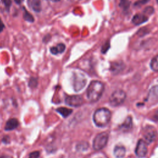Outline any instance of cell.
Instances as JSON below:
<instances>
[{
  "mask_svg": "<svg viewBox=\"0 0 158 158\" xmlns=\"http://www.w3.org/2000/svg\"><path fill=\"white\" fill-rule=\"evenodd\" d=\"M148 20V17L144 14H136L131 19L132 23L135 25H139L146 22Z\"/></svg>",
  "mask_w": 158,
  "mask_h": 158,
  "instance_id": "cell-9",
  "label": "cell"
},
{
  "mask_svg": "<svg viewBox=\"0 0 158 158\" xmlns=\"http://www.w3.org/2000/svg\"><path fill=\"white\" fill-rule=\"evenodd\" d=\"M48 1H52V2H56L60 1V0H48Z\"/></svg>",
  "mask_w": 158,
  "mask_h": 158,
  "instance_id": "cell-29",
  "label": "cell"
},
{
  "mask_svg": "<svg viewBox=\"0 0 158 158\" xmlns=\"http://www.w3.org/2000/svg\"><path fill=\"white\" fill-rule=\"evenodd\" d=\"M14 1L17 4H20L21 2L23 1V0H14Z\"/></svg>",
  "mask_w": 158,
  "mask_h": 158,
  "instance_id": "cell-27",
  "label": "cell"
},
{
  "mask_svg": "<svg viewBox=\"0 0 158 158\" xmlns=\"http://www.w3.org/2000/svg\"><path fill=\"white\" fill-rule=\"evenodd\" d=\"M156 2H157V3H158V0H156Z\"/></svg>",
  "mask_w": 158,
  "mask_h": 158,
  "instance_id": "cell-30",
  "label": "cell"
},
{
  "mask_svg": "<svg viewBox=\"0 0 158 158\" xmlns=\"http://www.w3.org/2000/svg\"><path fill=\"white\" fill-rule=\"evenodd\" d=\"M0 158H12L10 156H2L0 157Z\"/></svg>",
  "mask_w": 158,
  "mask_h": 158,
  "instance_id": "cell-28",
  "label": "cell"
},
{
  "mask_svg": "<svg viewBox=\"0 0 158 158\" xmlns=\"http://www.w3.org/2000/svg\"><path fill=\"white\" fill-rule=\"evenodd\" d=\"M29 86L30 88H36V86L38 85V80L36 78H31V79L29 81Z\"/></svg>",
  "mask_w": 158,
  "mask_h": 158,
  "instance_id": "cell-20",
  "label": "cell"
},
{
  "mask_svg": "<svg viewBox=\"0 0 158 158\" xmlns=\"http://www.w3.org/2000/svg\"><path fill=\"white\" fill-rule=\"evenodd\" d=\"M28 7L35 12H40L42 9L41 2L40 0H27Z\"/></svg>",
  "mask_w": 158,
  "mask_h": 158,
  "instance_id": "cell-10",
  "label": "cell"
},
{
  "mask_svg": "<svg viewBox=\"0 0 158 158\" xmlns=\"http://www.w3.org/2000/svg\"><path fill=\"white\" fill-rule=\"evenodd\" d=\"M65 102L68 106L72 107H79L83 104V99L80 96L73 95L66 97Z\"/></svg>",
  "mask_w": 158,
  "mask_h": 158,
  "instance_id": "cell-8",
  "label": "cell"
},
{
  "mask_svg": "<svg viewBox=\"0 0 158 158\" xmlns=\"http://www.w3.org/2000/svg\"><path fill=\"white\" fill-rule=\"evenodd\" d=\"M109 48H110V42H109V41H107L102 46V48H101L102 53H103V54L106 53L108 51Z\"/></svg>",
  "mask_w": 158,
  "mask_h": 158,
  "instance_id": "cell-21",
  "label": "cell"
},
{
  "mask_svg": "<svg viewBox=\"0 0 158 158\" xmlns=\"http://www.w3.org/2000/svg\"><path fill=\"white\" fill-rule=\"evenodd\" d=\"M126 94L122 89L114 91L110 96L109 103L112 106L117 107L121 105L125 100Z\"/></svg>",
  "mask_w": 158,
  "mask_h": 158,
  "instance_id": "cell-4",
  "label": "cell"
},
{
  "mask_svg": "<svg viewBox=\"0 0 158 158\" xmlns=\"http://www.w3.org/2000/svg\"><path fill=\"white\" fill-rule=\"evenodd\" d=\"M148 1H149V0H138L135 2L134 5H135V6H141L143 4H146Z\"/></svg>",
  "mask_w": 158,
  "mask_h": 158,
  "instance_id": "cell-24",
  "label": "cell"
},
{
  "mask_svg": "<svg viewBox=\"0 0 158 158\" xmlns=\"http://www.w3.org/2000/svg\"><path fill=\"white\" fill-rule=\"evenodd\" d=\"M126 152L125 147L122 146H116L114 149V154L117 158H122Z\"/></svg>",
  "mask_w": 158,
  "mask_h": 158,
  "instance_id": "cell-13",
  "label": "cell"
},
{
  "mask_svg": "<svg viewBox=\"0 0 158 158\" xmlns=\"http://www.w3.org/2000/svg\"><path fill=\"white\" fill-rule=\"evenodd\" d=\"M109 135L107 132H102L98 134L93 139V147L94 150L99 151L103 149L107 144Z\"/></svg>",
  "mask_w": 158,
  "mask_h": 158,
  "instance_id": "cell-3",
  "label": "cell"
},
{
  "mask_svg": "<svg viewBox=\"0 0 158 158\" xmlns=\"http://www.w3.org/2000/svg\"><path fill=\"white\" fill-rule=\"evenodd\" d=\"M111 118L110 111L105 107L97 109L93 114V122L98 127H104L110 122Z\"/></svg>",
  "mask_w": 158,
  "mask_h": 158,
  "instance_id": "cell-2",
  "label": "cell"
},
{
  "mask_svg": "<svg viewBox=\"0 0 158 158\" xmlns=\"http://www.w3.org/2000/svg\"><path fill=\"white\" fill-rule=\"evenodd\" d=\"M157 135V131L154 127L151 126L147 127L143 131L144 140L147 144H149L156 139Z\"/></svg>",
  "mask_w": 158,
  "mask_h": 158,
  "instance_id": "cell-6",
  "label": "cell"
},
{
  "mask_svg": "<svg viewBox=\"0 0 158 158\" xmlns=\"http://www.w3.org/2000/svg\"><path fill=\"white\" fill-rule=\"evenodd\" d=\"M65 50V45L63 43H59L56 46L51 47L50 48V52L54 55L62 53Z\"/></svg>",
  "mask_w": 158,
  "mask_h": 158,
  "instance_id": "cell-12",
  "label": "cell"
},
{
  "mask_svg": "<svg viewBox=\"0 0 158 158\" xmlns=\"http://www.w3.org/2000/svg\"><path fill=\"white\" fill-rule=\"evenodd\" d=\"M4 23L2 22L1 19L0 18V33L2 31V30H4Z\"/></svg>",
  "mask_w": 158,
  "mask_h": 158,
  "instance_id": "cell-26",
  "label": "cell"
},
{
  "mask_svg": "<svg viewBox=\"0 0 158 158\" xmlns=\"http://www.w3.org/2000/svg\"><path fill=\"white\" fill-rule=\"evenodd\" d=\"M23 19L30 22V23H32L34 22L35 19H34V17H33V15L30 13L28 12L25 8H23Z\"/></svg>",
  "mask_w": 158,
  "mask_h": 158,
  "instance_id": "cell-18",
  "label": "cell"
},
{
  "mask_svg": "<svg viewBox=\"0 0 158 158\" xmlns=\"http://www.w3.org/2000/svg\"><path fill=\"white\" fill-rule=\"evenodd\" d=\"M1 2L4 4L6 10H9L12 4V1L11 0H1Z\"/></svg>",
  "mask_w": 158,
  "mask_h": 158,
  "instance_id": "cell-22",
  "label": "cell"
},
{
  "mask_svg": "<svg viewBox=\"0 0 158 158\" xmlns=\"http://www.w3.org/2000/svg\"><path fill=\"white\" fill-rule=\"evenodd\" d=\"M56 111L64 118L67 117L72 113V110L67 107H59L56 109Z\"/></svg>",
  "mask_w": 158,
  "mask_h": 158,
  "instance_id": "cell-15",
  "label": "cell"
},
{
  "mask_svg": "<svg viewBox=\"0 0 158 158\" xmlns=\"http://www.w3.org/2000/svg\"><path fill=\"white\" fill-rule=\"evenodd\" d=\"M123 64L120 62H114L111 65L110 70L113 73H118L123 69Z\"/></svg>",
  "mask_w": 158,
  "mask_h": 158,
  "instance_id": "cell-14",
  "label": "cell"
},
{
  "mask_svg": "<svg viewBox=\"0 0 158 158\" xmlns=\"http://www.w3.org/2000/svg\"><path fill=\"white\" fill-rule=\"evenodd\" d=\"M154 12V8L152 7H147L144 10V15H151Z\"/></svg>",
  "mask_w": 158,
  "mask_h": 158,
  "instance_id": "cell-23",
  "label": "cell"
},
{
  "mask_svg": "<svg viewBox=\"0 0 158 158\" xmlns=\"http://www.w3.org/2000/svg\"><path fill=\"white\" fill-rule=\"evenodd\" d=\"M151 69L154 72H158V55L154 57L150 62Z\"/></svg>",
  "mask_w": 158,
  "mask_h": 158,
  "instance_id": "cell-16",
  "label": "cell"
},
{
  "mask_svg": "<svg viewBox=\"0 0 158 158\" xmlns=\"http://www.w3.org/2000/svg\"><path fill=\"white\" fill-rule=\"evenodd\" d=\"M148 152L147 143L144 139H139L135 148V154L139 157H144Z\"/></svg>",
  "mask_w": 158,
  "mask_h": 158,
  "instance_id": "cell-7",
  "label": "cell"
},
{
  "mask_svg": "<svg viewBox=\"0 0 158 158\" xmlns=\"http://www.w3.org/2000/svg\"><path fill=\"white\" fill-rule=\"evenodd\" d=\"M39 156H40V152L36 151L31 152L29 155L28 158H38Z\"/></svg>",
  "mask_w": 158,
  "mask_h": 158,
  "instance_id": "cell-25",
  "label": "cell"
},
{
  "mask_svg": "<svg viewBox=\"0 0 158 158\" xmlns=\"http://www.w3.org/2000/svg\"><path fill=\"white\" fill-rule=\"evenodd\" d=\"M19 121L16 118H10L8 120L5 125V130L7 131H10L14 130L19 126Z\"/></svg>",
  "mask_w": 158,
  "mask_h": 158,
  "instance_id": "cell-11",
  "label": "cell"
},
{
  "mask_svg": "<svg viewBox=\"0 0 158 158\" xmlns=\"http://www.w3.org/2000/svg\"><path fill=\"white\" fill-rule=\"evenodd\" d=\"M132 127V122L131 117H128L124 122V123L121 125V128L123 130H128Z\"/></svg>",
  "mask_w": 158,
  "mask_h": 158,
  "instance_id": "cell-17",
  "label": "cell"
},
{
  "mask_svg": "<svg viewBox=\"0 0 158 158\" xmlns=\"http://www.w3.org/2000/svg\"><path fill=\"white\" fill-rule=\"evenodd\" d=\"M131 2L129 0H120L118 6L123 10H127L129 8Z\"/></svg>",
  "mask_w": 158,
  "mask_h": 158,
  "instance_id": "cell-19",
  "label": "cell"
},
{
  "mask_svg": "<svg viewBox=\"0 0 158 158\" xmlns=\"http://www.w3.org/2000/svg\"><path fill=\"white\" fill-rule=\"evenodd\" d=\"M86 83L85 77L81 73H74L73 77V88L77 92L81 90Z\"/></svg>",
  "mask_w": 158,
  "mask_h": 158,
  "instance_id": "cell-5",
  "label": "cell"
},
{
  "mask_svg": "<svg viewBox=\"0 0 158 158\" xmlns=\"http://www.w3.org/2000/svg\"><path fill=\"white\" fill-rule=\"evenodd\" d=\"M104 86L102 83L99 81H92L86 90V95L88 100L94 102L98 101L101 97Z\"/></svg>",
  "mask_w": 158,
  "mask_h": 158,
  "instance_id": "cell-1",
  "label": "cell"
}]
</instances>
